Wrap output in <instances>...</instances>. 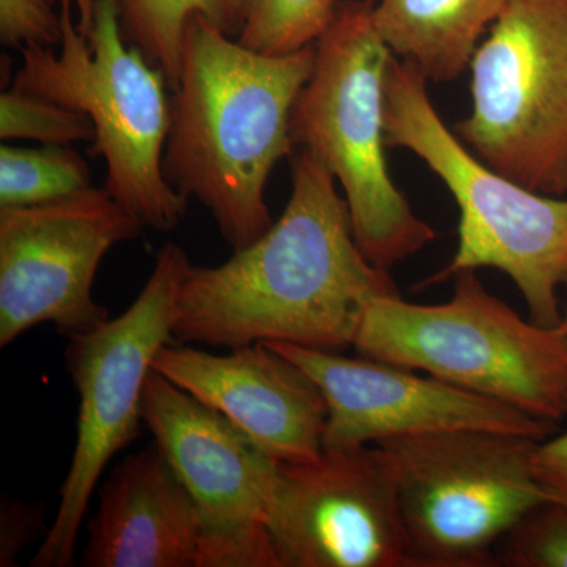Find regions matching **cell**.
I'll use <instances>...</instances> for the list:
<instances>
[{"instance_id":"24","label":"cell","mask_w":567,"mask_h":567,"mask_svg":"<svg viewBox=\"0 0 567 567\" xmlns=\"http://www.w3.org/2000/svg\"><path fill=\"white\" fill-rule=\"evenodd\" d=\"M43 506L3 496L0 505V566H17V559L37 537L43 524Z\"/></svg>"},{"instance_id":"27","label":"cell","mask_w":567,"mask_h":567,"mask_svg":"<svg viewBox=\"0 0 567 567\" xmlns=\"http://www.w3.org/2000/svg\"><path fill=\"white\" fill-rule=\"evenodd\" d=\"M73 3L74 9L78 10V29L84 35H87L91 31L93 22V9H95V0H70Z\"/></svg>"},{"instance_id":"28","label":"cell","mask_w":567,"mask_h":567,"mask_svg":"<svg viewBox=\"0 0 567 567\" xmlns=\"http://www.w3.org/2000/svg\"><path fill=\"white\" fill-rule=\"evenodd\" d=\"M563 323H565L567 327V309H566L565 315H563Z\"/></svg>"},{"instance_id":"2","label":"cell","mask_w":567,"mask_h":567,"mask_svg":"<svg viewBox=\"0 0 567 567\" xmlns=\"http://www.w3.org/2000/svg\"><path fill=\"white\" fill-rule=\"evenodd\" d=\"M315 63L316 44L267 55L204 14L186 24L163 171L183 197L210 212L234 251L274 224L265 188L293 151L290 117Z\"/></svg>"},{"instance_id":"3","label":"cell","mask_w":567,"mask_h":567,"mask_svg":"<svg viewBox=\"0 0 567 567\" xmlns=\"http://www.w3.org/2000/svg\"><path fill=\"white\" fill-rule=\"evenodd\" d=\"M412 65L391 59L383 84L388 147L423 159L453 194L458 244L447 267L420 284H442L465 270L494 268L509 276L544 327L563 322L558 293L567 287V196L533 192L496 173L447 128Z\"/></svg>"},{"instance_id":"8","label":"cell","mask_w":567,"mask_h":567,"mask_svg":"<svg viewBox=\"0 0 567 567\" xmlns=\"http://www.w3.org/2000/svg\"><path fill=\"white\" fill-rule=\"evenodd\" d=\"M470 69L458 140L511 181L566 197L567 0H509Z\"/></svg>"},{"instance_id":"1","label":"cell","mask_w":567,"mask_h":567,"mask_svg":"<svg viewBox=\"0 0 567 567\" xmlns=\"http://www.w3.org/2000/svg\"><path fill=\"white\" fill-rule=\"evenodd\" d=\"M292 177L289 203L267 233L218 267L189 268L173 328L182 344L341 352L353 347L368 305L399 295L390 271L358 246L333 174L301 151Z\"/></svg>"},{"instance_id":"20","label":"cell","mask_w":567,"mask_h":567,"mask_svg":"<svg viewBox=\"0 0 567 567\" xmlns=\"http://www.w3.org/2000/svg\"><path fill=\"white\" fill-rule=\"evenodd\" d=\"M0 137L69 147L74 142L92 144L95 128L87 115L13 87L0 95Z\"/></svg>"},{"instance_id":"17","label":"cell","mask_w":567,"mask_h":567,"mask_svg":"<svg viewBox=\"0 0 567 567\" xmlns=\"http://www.w3.org/2000/svg\"><path fill=\"white\" fill-rule=\"evenodd\" d=\"M92 188L91 169L70 147H0V207L54 203Z\"/></svg>"},{"instance_id":"26","label":"cell","mask_w":567,"mask_h":567,"mask_svg":"<svg viewBox=\"0 0 567 567\" xmlns=\"http://www.w3.org/2000/svg\"><path fill=\"white\" fill-rule=\"evenodd\" d=\"M219 2H221L226 32L229 35L240 33L241 28H244L246 13H248L252 0H219Z\"/></svg>"},{"instance_id":"25","label":"cell","mask_w":567,"mask_h":567,"mask_svg":"<svg viewBox=\"0 0 567 567\" xmlns=\"http://www.w3.org/2000/svg\"><path fill=\"white\" fill-rule=\"evenodd\" d=\"M533 466L550 502L567 507V431L536 443Z\"/></svg>"},{"instance_id":"6","label":"cell","mask_w":567,"mask_h":567,"mask_svg":"<svg viewBox=\"0 0 567 567\" xmlns=\"http://www.w3.org/2000/svg\"><path fill=\"white\" fill-rule=\"evenodd\" d=\"M440 305L374 298L353 347L361 357L424 372L548 424L567 416V327H544L488 292L475 270L454 275Z\"/></svg>"},{"instance_id":"10","label":"cell","mask_w":567,"mask_h":567,"mask_svg":"<svg viewBox=\"0 0 567 567\" xmlns=\"http://www.w3.org/2000/svg\"><path fill=\"white\" fill-rule=\"evenodd\" d=\"M144 224L106 189L28 207H0V347L52 323L65 338L96 330L110 312L93 298L96 271Z\"/></svg>"},{"instance_id":"4","label":"cell","mask_w":567,"mask_h":567,"mask_svg":"<svg viewBox=\"0 0 567 567\" xmlns=\"http://www.w3.org/2000/svg\"><path fill=\"white\" fill-rule=\"evenodd\" d=\"M71 9L62 0L61 52L21 48L13 87L87 115L95 128L89 153L106 163L104 189L145 227L171 233L188 199L163 171L171 126L166 76L126 41L117 0H95L87 35Z\"/></svg>"},{"instance_id":"7","label":"cell","mask_w":567,"mask_h":567,"mask_svg":"<svg viewBox=\"0 0 567 567\" xmlns=\"http://www.w3.org/2000/svg\"><path fill=\"white\" fill-rule=\"evenodd\" d=\"M540 440L461 431L379 443L393 465L412 567H495L499 540L550 502L533 454Z\"/></svg>"},{"instance_id":"16","label":"cell","mask_w":567,"mask_h":567,"mask_svg":"<svg viewBox=\"0 0 567 567\" xmlns=\"http://www.w3.org/2000/svg\"><path fill=\"white\" fill-rule=\"evenodd\" d=\"M377 32L427 81L453 82L509 0H372Z\"/></svg>"},{"instance_id":"19","label":"cell","mask_w":567,"mask_h":567,"mask_svg":"<svg viewBox=\"0 0 567 567\" xmlns=\"http://www.w3.org/2000/svg\"><path fill=\"white\" fill-rule=\"evenodd\" d=\"M338 0H252L238 41L267 55L312 47L334 18Z\"/></svg>"},{"instance_id":"14","label":"cell","mask_w":567,"mask_h":567,"mask_svg":"<svg viewBox=\"0 0 567 567\" xmlns=\"http://www.w3.org/2000/svg\"><path fill=\"white\" fill-rule=\"evenodd\" d=\"M142 421L192 495L199 529L265 524L279 462L234 421L152 369Z\"/></svg>"},{"instance_id":"18","label":"cell","mask_w":567,"mask_h":567,"mask_svg":"<svg viewBox=\"0 0 567 567\" xmlns=\"http://www.w3.org/2000/svg\"><path fill=\"white\" fill-rule=\"evenodd\" d=\"M123 35L166 76L174 91L181 76L186 24L204 14L226 32L219 0H117ZM227 33V32H226Z\"/></svg>"},{"instance_id":"9","label":"cell","mask_w":567,"mask_h":567,"mask_svg":"<svg viewBox=\"0 0 567 567\" xmlns=\"http://www.w3.org/2000/svg\"><path fill=\"white\" fill-rule=\"evenodd\" d=\"M189 268L181 246L164 245L144 289L121 317L69 339L66 369L80 395L76 446L61 505L32 566L74 565L81 524L104 468L140 435L145 382L156 354L173 338Z\"/></svg>"},{"instance_id":"11","label":"cell","mask_w":567,"mask_h":567,"mask_svg":"<svg viewBox=\"0 0 567 567\" xmlns=\"http://www.w3.org/2000/svg\"><path fill=\"white\" fill-rule=\"evenodd\" d=\"M265 524L281 567H412L393 465L379 445L279 464Z\"/></svg>"},{"instance_id":"15","label":"cell","mask_w":567,"mask_h":567,"mask_svg":"<svg viewBox=\"0 0 567 567\" xmlns=\"http://www.w3.org/2000/svg\"><path fill=\"white\" fill-rule=\"evenodd\" d=\"M99 498L82 566L196 567V505L155 442L115 466Z\"/></svg>"},{"instance_id":"23","label":"cell","mask_w":567,"mask_h":567,"mask_svg":"<svg viewBox=\"0 0 567 567\" xmlns=\"http://www.w3.org/2000/svg\"><path fill=\"white\" fill-rule=\"evenodd\" d=\"M59 0H0V41L6 47L52 48L62 41Z\"/></svg>"},{"instance_id":"21","label":"cell","mask_w":567,"mask_h":567,"mask_svg":"<svg viewBox=\"0 0 567 567\" xmlns=\"http://www.w3.org/2000/svg\"><path fill=\"white\" fill-rule=\"evenodd\" d=\"M506 567H567V507L546 502L525 514L495 551Z\"/></svg>"},{"instance_id":"5","label":"cell","mask_w":567,"mask_h":567,"mask_svg":"<svg viewBox=\"0 0 567 567\" xmlns=\"http://www.w3.org/2000/svg\"><path fill=\"white\" fill-rule=\"evenodd\" d=\"M372 0H341L316 43L311 78L290 117L293 145L311 153L341 185L361 251L380 270L435 240L388 171L383 84L390 48L377 32Z\"/></svg>"},{"instance_id":"12","label":"cell","mask_w":567,"mask_h":567,"mask_svg":"<svg viewBox=\"0 0 567 567\" xmlns=\"http://www.w3.org/2000/svg\"><path fill=\"white\" fill-rule=\"evenodd\" d=\"M319 385L327 401L323 450H353L432 432H507L544 440L554 424L412 369L330 350L267 342Z\"/></svg>"},{"instance_id":"13","label":"cell","mask_w":567,"mask_h":567,"mask_svg":"<svg viewBox=\"0 0 567 567\" xmlns=\"http://www.w3.org/2000/svg\"><path fill=\"white\" fill-rule=\"evenodd\" d=\"M153 369L234 421L279 464H303L323 453L322 390L267 342L227 354L167 342Z\"/></svg>"},{"instance_id":"22","label":"cell","mask_w":567,"mask_h":567,"mask_svg":"<svg viewBox=\"0 0 567 567\" xmlns=\"http://www.w3.org/2000/svg\"><path fill=\"white\" fill-rule=\"evenodd\" d=\"M196 567H281L267 524L199 529Z\"/></svg>"}]
</instances>
